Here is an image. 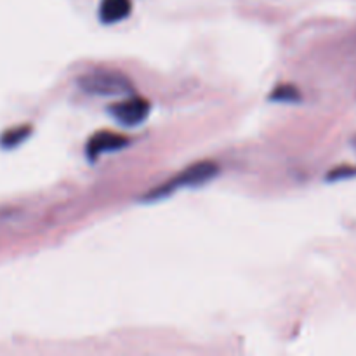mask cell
Wrapping results in <instances>:
<instances>
[{
    "label": "cell",
    "mask_w": 356,
    "mask_h": 356,
    "mask_svg": "<svg viewBox=\"0 0 356 356\" xmlns=\"http://www.w3.org/2000/svg\"><path fill=\"white\" fill-rule=\"evenodd\" d=\"M129 143L127 138L120 134H115V132H99V134L92 136L87 143V156L89 160L99 159L103 153L117 152V149L124 148Z\"/></svg>",
    "instance_id": "4"
},
{
    "label": "cell",
    "mask_w": 356,
    "mask_h": 356,
    "mask_svg": "<svg viewBox=\"0 0 356 356\" xmlns=\"http://www.w3.org/2000/svg\"><path fill=\"white\" fill-rule=\"evenodd\" d=\"M149 110H152V106H149L148 101L138 96H131L120 103L111 104L110 113L118 124L125 125V127H136L146 120Z\"/></svg>",
    "instance_id": "3"
},
{
    "label": "cell",
    "mask_w": 356,
    "mask_h": 356,
    "mask_svg": "<svg viewBox=\"0 0 356 356\" xmlns=\"http://www.w3.org/2000/svg\"><path fill=\"white\" fill-rule=\"evenodd\" d=\"M219 172V167L212 162H198L195 165L188 167L183 172L177 174L174 179L165 183L163 186L155 188L152 193L148 195V200H159V198L167 197V195L174 193L179 188H198L207 184L209 181L214 179Z\"/></svg>",
    "instance_id": "1"
},
{
    "label": "cell",
    "mask_w": 356,
    "mask_h": 356,
    "mask_svg": "<svg viewBox=\"0 0 356 356\" xmlns=\"http://www.w3.org/2000/svg\"><path fill=\"white\" fill-rule=\"evenodd\" d=\"M28 132H30L28 127H19L14 129V131L6 132V134L2 136V139H0V145L6 146V148H14V146H17L19 143H23L24 139L28 138Z\"/></svg>",
    "instance_id": "6"
},
{
    "label": "cell",
    "mask_w": 356,
    "mask_h": 356,
    "mask_svg": "<svg viewBox=\"0 0 356 356\" xmlns=\"http://www.w3.org/2000/svg\"><path fill=\"white\" fill-rule=\"evenodd\" d=\"M271 97L277 101H282V103H294V101L301 99V94L296 87L292 86H280L273 90Z\"/></svg>",
    "instance_id": "7"
},
{
    "label": "cell",
    "mask_w": 356,
    "mask_h": 356,
    "mask_svg": "<svg viewBox=\"0 0 356 356\" xmlns=\"http://www.w3.org/2000/svg\"><path fill=\"white\" fill-rule=\"evenodd\" d=\"M79 86L87 94L96 96H131L134 90L127 76L111 70H96L87 73L80 76Z\"/></svg>",
    "instance_id": "2"
},
{
    "label": "cell",
    "mask_w": 356,
    "mask_h": 356,
    "mask_svg": "<svg viewBox=\"0 0 356 356\" xmlns=\"http://www.w3.org/2000/svg\"><path fill=\"white\" fill-rule=\"evenodd\" d=\"M132 2L131 0H101L99 3V19L104 24H115L131 16Z\"/></svg>",
    "instance_id": "5"
}]
</instances>
